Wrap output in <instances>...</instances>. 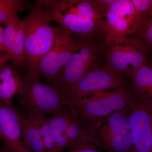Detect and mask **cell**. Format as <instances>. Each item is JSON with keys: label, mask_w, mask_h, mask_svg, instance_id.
I'll return each mask as SVG.
<instances>
[{"label": "cell", "mask_w": 152, "mask_h": 152, "mask_svg": "<svg viewBox=\"0 0 152 152\" xmlns=\"http://www.w3.org/2000/svg\"><path fill=\"white\" fill-rule=\"evenodd\" d=\"M21 82L16 68L7 64L4 66L0 71V101L11 104L20 92Z\"/></svg>", "instance_id": "13"}, {"label": "cell", "mask_w": 152, "mask_h": 152, "mask_svg": "<svg viewBox=\"0 0 152 152\" xmlns=\"http://www.w3.org/2000/svg\"><path fill=\"white\" fill-rule=\"evenodd\" d=\"M22 21L25 36L26 75L24 77L40 81V62L53 45L59 28L52 26L48 13L36 6Z\"/></svg>", "instance_id": "2"}, {"label": "cell", "mask_w": 152, "mask_h": 152, "mask_svg": "<svg viewBox=\"0 0 152 152\" xmlns=\"http://www.w3.org/2000/svg\"><path fill=\"white\" fill-rule=\"evenodd\" d=\"M72 34L66 29L59 28L53 45L39 64V76L54 88L71 55L79 47V43L74 40Z\"/></svg>", "instance_id": "7"}, {"label": "cell", "mask_w": 152, "mask_h": 152, "mask_svg": "<svg viewBox=\"0 0 152 152\" xmlns=\"http://www.w3.org/2000/svg\"><path fill=\"white\" fill-rule=\"evenodd\" d=\"M0 152H7L2 147H0Z\"/></svg>", "instance_id": "28"}, {"label": "cell", "mask_w": 152, "mask_h": 152, "mask_svg": "<svg viewBox=\"0 0 152 152\" xmlns=\"http://www.w3.org/2000/svg\"><path fill=\"white\" fill-rule=\"evenodd\" d=\"M55 145V151L57 144L65 134L70 123L71 115L66 107L57 113L48 118Z\"/></svg>", "instance_id": "17"}, {"label": "cell", "mask_w": 152, "mask_h": 152, "mask_svg": "<svg viewBox=\"0 0 152 152\" xmlns=\"http://www.w3.org/2000/svg\"><path fill=\"white\" fill-rule=\"evenodd\" d=\"M21 21L17 15L10 20L6 25V27L4 29V45L6 52L9 55L12 48Z\"/></svg>", "instance_id": "22"}, {"label": "cell", "mask_w": 152, "mask_h": 152, "mask_svg": "<svg viewBox=\"0 0 152 152\" xmlns=\"http://www.w3.org/2000/svg\"><path fill=\"white\" fill-rule=\"evenodd\" d=\"M141 26L152 11V0H132Z\"/></svg>", "instance_id": "23"}, {"label": "cell", "mask_w": 152, "mask_h": 152, "mask_svg": "<svg viewBox=\"0 0 152 152\" xmlns=\"http://www.w3.org/2000/svg\"><path fill=\"white\" fill-rule=\"evenodd\" d=\"M24 132L32 152H47L39 126L31 117L25 119Z\"/></svg>", "instance_id": "15"}, {"label": "cell", "mask_w": 152, "mask_h": 152, "mask_svg": "<svg viewBox=\"0 0 152 152\" xmlns=\"http://www.w3.org/2000/svg\"><path fill=\"white\" fill-rule=\"evenodd\" d=\"M71 117L72 119L70 123L69 124L66 132V135L69 142V147L81 142H87L91 143L86 132L80 126L72 115Z\"/></svg>", "instance_id": "21"}, {"label": "cell", "mask_w": 152, "mask_h": 152, "mask_svg": "<svg viewBox=\"0 0 152 152\" xmlns=\"http://www.w3.org/2000/svg\"><path fill=\"white\" fill-rule=\"evenodd\" d=\"M133 96L142 102H152V68L146 64L131 77Z\"/></svg>", "instance_id": "14"}, {"label": "cell", "mask_w": 152, "mask_h": 152, "mask_svg": "<svg viewBox=\"0 0 152 152\" xmlns=\"http://www.w3.org/2000/svg\"><path fill=\"white\" fill-rule=\"evenodd\" d=\"M124 80L121 75L106 67L91 69L75 86L61 94L66 100L85 98L98 93L121 88Z\"/></svg>", "instance_id": "9"}, {"label": "cell", "mask_w": 152, "mask_h": 152, "mask_svg": "<svg viewBox=\"0 0 152 152\" xmlns=\"http://www.w3.org/2000/svg\"><path fill=\"white\" fill-rule=\"evenodd\" d=\"M132 94L121 88L113 92L98 93L88 97L68 100L66 107L78 121L91 122L114 112L129 109Z\"/></svg>", "instance_id": "4"}, {"label": "cell", "mask_w": 152, "mask_h": 152, "mask_svg": "<svg viewBox=\"0 0 152 152\" xmlns=\"http://www.w3.org/2000/svg\"><path fill=\"white\" fill-rule=\"evenodd\" d=\"M94 59L92 46L87 42L79 43L78 48L71 55L55 89L62 94L73 87L91 70Z\"/></svg>", "instance_id": "11"}, {"label": "cell", "mask_w": 152, "mask_h": 152, "mask_svg": "<svg viewBox=\"0 0 152 152\" xmlns=\"http://www.w3.org/2000/svg\"><path fill=\"white\" fill-rule=\"evenodd\" d=\"M31 117L37 124L40 131L47 152H55V145L48 118L42 115H34Z\"/></svg>", "instance_id": "20"}, {"label": "cell", "mask_w": 152, "mask_h": 152, "mask_svg": "<svg viewBox=\"0 0 152 152\" xmlns=\"http://www.w3.org/2000/svg\"><path fill=\"white\" fill-rule=\"evenodd\" d=\"M25 30L23 23H20L12 48L9 54L10 59L15 68L21 69L24 67L26 56L25 50Z\"/></svg>", "instance_id": "18"}, {"label": "cell", "mask_w": 152, "mask_h": 152, "mask_svg": "<svg viewBox=\"0 0 152 152\" xmlns=\"http://www.w3.org/2000/svg\"><path fill=\"white\" fill-rule=\"evenodd\" d=\"M26 117L12 103L0 101V140L7 152H32L24 132Z\"/></svg>", "instance_id": "8"}, {"label": "cell", "mask_w": 152, "mask_h": 152, "mask_svg": "<svg viewBox=\"0 0 152 152\" xmlns=\"http://www.w3.org/2000/svg\"><path fill=\"white\" fill-rule=\"evenodd\" d=\"M103 32L110 48L129 40L140 26L132 0H114L104 18Z\"/></svg>", "instance_id": "6"}, {"label": "cell", "mask_w": 152, "mask_h": 152, "mask_svg": "<svg viewBox=\"0 0 152 152\" xmlns=\"http://www.w3.org/2000/svg\"><path fill=\"white\" fill-rule=\"evenodd\" d=\"M36 7L48 14L50 20L71 32L84 37L103 32L104 20L89 0H39Z\"/></svg>", "instance_id": "1"}, {"label": "cell", "mask_w": 152, "mask_h": 152, "mask_svg": "<svg viewBox=\"0 0 152 152\" xmlns=\"http://www.w3.org/2000/svg\"><path fill=\"white\" fill-rule=\"evenodd\" d=\"M68 148L66 152H102L94 145L87 142L76 143Z\"/></svg>", "instance_id": "24"}, {"label": "cell", "mask_w": 152, "mask_h": 152, "mask_svg": "<svg viewBox=\"0 0 152 152\" xmlns=\"http://www.w3.org/2000/svg\"><path fill=\"white\" fill-rule=\"evenodd\" d=\"M19 94L21 113L26 118L54 115L66 106V100L53 87L24 77H22Z\"/></svg>", "instance_id": "5"}, {"label": "cell", "mask_w": 152, "mask_h": 152, "mask_svg": "<svg viewBox=\"0 0 152 152\" xmlns=\"http://www.w3.org/2000/svg\"><path fill=\"white\" fill-rule=\"evenodd\" d=\"M147 62L145 53L129 39L110 48L106 67L119 75L124 74L131 77Z\"/></svg>", "instance_id": "12"}, {"label": "cell", "mask_w": 152, "mask_h": 152, "mask_svg": "<svg viewBox=\"0 0 152 152\" xmlns=\"http://www.w3.org/2000/svg\"><path fill=\"white\" fill-rule=\"evenodd\" d=\"M10 61V56L7 52H0V71Z\"/></svg>", "instance_id": "26"}, {"label": "cell", "mask_w": 152, "mask_h": 152, "mask_svg": "<svg viewBox=\"0 0 152 152\" xmlns=\"http://www.w3.org/2000/svg\"><path fill=\"white\" fill-rule=\"evenodd\" d=\"M113 1L114 0H94V3L98 12L104 18L105 16Z\"/></svg>", "instance_id": "25"}, {"label": "cell", "mask_w": 152, "mask_h": 152, "mask_svg": "<svg viewBox=\"0 0 152 152\" xmlns=\"http://www.w3.org/2000/svg\"><path fill=\"white\" fill-rule=\"evenodd\" d=\"M151 67L152 68V61H151Z\"/></svg>", "instance_id": "29"}, {"label": "cell", "mask_w": 152, "mask_h": 152, "mask_svg": "<svg viewBox=\"0 0 152 152\" xmlns=\"http://www.w3.org/2000/svg\"><path fill=\"white\" fill-rule=\"evenodd\" d=\"M132 39H129L131 42L146 52L152 51V11L146 20L134 34Z\"/></svg>", "instance_id": "16"}, {"label": "cell", "mask_w": 152, "mask_h": 152, "mask_svg": "<svg viewBox=\"0 0 152 152\" xmlns=\"http://www.w3.org/2000/svg\"><path fill=\"white\" fill-rule=\"evenodd\" d=\"M129 109L91 122H77L96 146L110 152H133Z\"/></svg>", "instance_id": "3"}, {"label": "cell", "mask_w": 152, "mask_h": 152, "mask_svg": "<svg viewBox=\"0 0 152 152\" xmlns=\"http://www.w3.org/2000/svg\"><path fill=\"white\" fill-rule=\"evenodd\" d=\"M26 2L22 0H0V24L7 25L18 12L24 10Z\"/></svg>", "instance_id": "19"}, {"label": "cell", "mask_w": 152, "mask_h": 152, "mask_svg": "<svg viewBox=\"0 0 152 152\" xmlns=\"http://www.w3.org/2000/svg\"><path fill=\"white\" fill-rule=\"evenodd\" d=\"M0 52H7L4 45V28L0 24Z\"/></svg>", "instance_id": "27"}, {"label": "cell", "mask_w": 152, "mask_h": 152, "mask_svg": "<svg viewBox=\"0 0 152 152\" xmlns=\"http://www.w3.org/2000/svg\"><path fill=\"white\" fill-rule=\"evenodd\" d=\"M133 96L129 112L133 152H152V102Z\"/></svg>", "instance_id": "10"}]
</instances>
